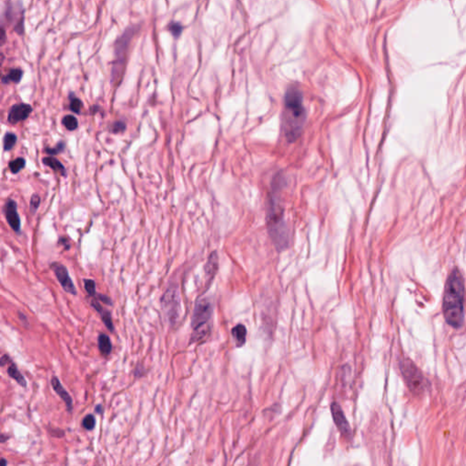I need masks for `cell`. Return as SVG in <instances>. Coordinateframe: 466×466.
<instances>
[{
	"label": "cell",
	"instance_id": "cell-23",
	"mask_svg": "<svg viewBox=\"0 0 466 466\" xmlns=\"http://www.w3.org/2000/svg\"><path fill=\"white\" fill-rule=\"evenodd\" d=\"M100 315H101V318H102V321H103L104 324L106 325V327L108 328L110 332H114V324H113L111 314L108 310L103 309L100 313Z\"/></svg>",
	"mask_w": 466,
	"mask_h": 466
},
{
	"label": "cell",
	"instance_id": "cell-24",
	"mask_svg": "<svg viewBox=\"0 0 466 466\" xmlns=\"http://www.w3.org/2000/svg\"><path fill=\"white\" fill-rule=\"evenodd\" d=\"M84 287H85L87 293L90 297H96L97 292H96V283L93 280L90 279H85L84 280Z\"/></svg>",
	"mask_w": 466,
	"mask_h": 466
},
{
	"label": "cell",
	"instance_id": "cell-18",
	"mask_svg": "<svg viewBox=\"0 0 466 466\" xmlns=\"http://www.w3.org/2000/svg\"><path fill=\"white\" fill-rule=\"evenodd\" d=\"M23 76V71L20 68H11L5 76H2V82L9 84L10 82L19 83Z\"/></svg>",
	"mask_w": 466,
	"mask_h": 466
},
{
	"label": "cell",
	"instance_id": "cell-15",
	"mask_svg": "<svg viewBox=\"0 0 466 466\" xmlns=\"http://www.w3.org/2000/svg\"><path fill=\"white\" fill-rule=\"evenodd\" d=\"M43 163L45 164L46 166L50 167L51 170L60 173L62 176H66V174H67L66 168L64 167L61 162L58 161V159H56L53 156L44 158L43 159Z\"/></svg>",
	"mask_w": 466,
	"mask_h": 466
},
{
	"label": "cell",
	"instance_id": "cell-14",
	"mask_svg": "<svg viewBox=\"0 0 466 466\" xmlns=\"http://www.w3.org/2000/svg\"><path fill=\"white\" fill-rule=\"evenodd\" d=\"M233 339L236 342V345L238 347H242L245 344L246 342L247 329L244 325L242 324H238L235 327L233 328L232 331Z\"/></svg>",
	"mask_w": 466,
	"mask_h": 466
},
{
	"label": "cell",
	"instance_id": "cell-3",
	"mask_svg": "<svg viewBox=\"0 0 466 466\" xmlns=\"http://www.w3.org/2000/svg\"><path fill=\"white\" fill-rule=\"evenodd\" d=\"M267 207V227L269 235L277 250L283 251L289 244V232L283 209L275 194L270 195Z\"/></svg>",
	"mask_w": 466,
	"mask_h": 466
},
{
	"label": "cell",
	"instance_id": "cell-13",
	"mask_svg": "<svg viewBox=\"0 0 466 466\" xmlns=\"http://www.w3.org/2000/svg\"><path fill=\"white\" fill-rule=\"evenodd\" d=\"M98 344H99V352L104 357H108V355L111 354L112 343L110 341V338L107 334L105 333L99 334V338H98Z\"/></svg>",
	"mask_w": 466,
	"mask_h": 466
},
{
	"label": "cell",
	"instance_id": "cell-10",
	"mask_svg": "<svg viewBox=\"0 0 466 466\" xmlns=\"http://www.w3.org/2000/svg\"><path fill=\"white\" fill-rule=\"evenodd\" d=\"M331 412L333 417V421L335 422L337 428L341 432V435L350 436L352 433L351 427L344 415V412L341 410V406L336 403H333L331 406Z\"/></svg>",
	"mask_w": 466,
	"mask_h": 466
},
{
	"label": "cell",
	"instance_id": "cell-7",
	"mask_svg": "<svg viewBox=\"0 0 466 466\" xmlns=\"http://www.w3.org/2000/svg\"><path fill=\"white\" fill-rule=\"evenodd\" d=\"M401 368L411 391L414 394H421L425 389V380L418 368L409 360H405Z\"/></svg>",
	"mask_w": 466,
	"mask_h": 466
},
{
	"label": "cell",
	"instance_id": "cell-27",
	"mask_svg": "<svg viewBox=\"0 0 466 466\" xmlns=\"http://www.w3.org/2000/svg\"><path fill=\"white\" fill-rule=\"evenodd\" d=\"M64 148H65V143H64V142H59V143L56 145V147H54V148H46L45 151L46 153H48L50 156H55V155H57L58 153L62 152L63 150H64Z\"/></svg>",
	"mask_w": 466,
	"mask_h": 466
},
{
	"label": "cell",
	"instance_id": "cell-20",
	"mask_svg": "<svg viewBox=\"0 0 466 466\" xmlns=\"http://www.w3.org/2000/svg\"><path fill=\"white\" fill-rule=\"evenodd\" d=\"M17 139H18L17 135L11 133V132L6 133L4 140H3V146H4L5 150L9 151L10 149H12L14 148V146L16 145Z\"/></svg>",
	"mask_w": 466,
	"mask_h": 466
},
{
	"label": "cell",
	"instance_id": "cell-25",
	"mask_svg": "<svg viewBox=\"0 0 466 466\" xmlns=\"http://www.w3.org/2000/svg\"><path fill=\"white\" fill-rule=\"evenodd\" d=\"M168 30L171 32V34H172V36L178 37V36L181 35L182 30H183V27L181 26V24H179V23L171 22L170 23L169 26H168Z\"/></svg>",
	"mask_w": 466,
	"mask_h": 466
},
{
	"label": "cell",
	"instance_id": "cell-26",
	"mask_svg": "<svg viewBox=\"0 0 466 466\" xmlns=\"http://www.w3.org/2000/svg\"><path fill=\"white\" fill-rule=\"evenodd\" d=\"M95 423H96V420H95L94 415H92V414L87 415L82 421V426L85 428L86 430L88 431L93 430L95 427Z\"/></svg>",
	"mask_w": 466,
	"mask_h": 466
},
{
	"label": "cell",
	"instance_id": "cell-4",
	"mask_svg": "<svg viewBox=\"0 0 466 466\" xmlns=\"http://www.w3.org/2000/svg\"><path fill=\"white\" fill-rule=\"evenodd\" d=\"M213 312V307L208 299L198 300L193 310L192 334L190 338V343L203 342L211 333V319Z\"/></svg>",
	"mask_w": 466,
	"mask_h": 466
},
{
	"label": "cell",
	"instance_id": "cell-31",
	"mask_svg": "<svg viewBox=\"0 0 466 466\" xmlns=\"http://www.w3.org/2000/svg\"><path fill=\"white\" fill-rule=\"evenodd\" d=\"M9 363H11V359H10V357H9L8 354H4V355L1 357V361H0L1 366H5L6 364H8Z\"/></svg>",
	"mask_w": 466,
	"mask_h": 466
},
{
	"label": "cell",
	"instance_id": "cell-34",
	"mask_svg": "<svg viewBox=\"0 0 466 466\" xmlns=\"http://www.w3.org/2000/svg\"><path fill=\"white\" fill-rule=\"evenodd\" d=\"M7 463H8L7 461L5 460L4 458H2V459H1V465L5 466L6 464H7Z\"/></svg>",
	"mask_w": 466,
	"mask_h": 466
},
{
	"label": "cell",
	"instance_id": "cell-5",
	"mask_svg": "<svg viewBox=\"0 0 466 466\" xmlns=\"http://www.w3.org/2000/svg\"><path fill=\"white\" fill-rule=\"evenodd\" d=\"M138 31V27H129L127 28L115 43V62L113 64L111 71V81L112 83H118L121 81L124 67H125L126 56L130 47V43L135 33Z\"/></svg>",
	"mask_w": 466,
	"mask_h": 466
},
{
	"label": "cell",
	"instance_id": "cell-22",
	"mask_svg": "<svg viewBox=\"0 0 466 466\" xmlns=\"http://www.w3.org/2000/svg\"><path fill=\"white\" fill-rule=\"evenodd\" d=\"M82 108V102L81 99L76 98L74 94H70L69 96V108L70 110L76 114L81 113V109Z\"/></svg>",
	"mask_w": 466,
	"mask_h": 466
},
{
	"label": "cell",
	"instance_id": "cell-12",
	"mask_svg": "<svg viewBox=\"0 0 466 466\" xmlns=\"http://www.w3.org/2000/svg\"><path fill=\"white\" fill-rule=\"evenodd\" d=\"M51 385L53 390L57 393V395L62 399L63 402L67 406V411L71 412L73 409V401H72L71 396L67 393V391L64 389L60 381L58 380V377L53 376L51 379Z\"/></svg>",
	"mask_w": 466,
	"mask_h": 466
},
{
	"label": "cell",
	"instance_id": "cell-16",
	"mask_svg": "<svg viewBox=\"0 0 466 466\" xmlns=\"http://www.w3.org/2000/svg\"><path fill=\"white\" fill-rule=\"evenodd\" d=\"M218 265H219V263H218V256H217L216 252H213L209 257L206 266H205V274H206L207 278L210 279V280L213 278V276L215 275L216 271L218 269Z\"/></svg>",
	"mask_w": 466,
	"mask_h": 466
},
{
	"label": "cell",
	"instance_id": "cell-29",
	"mask_svg": "<svg viewBox=\"0 0 466 466\" xmlns=\"http://www.w3.org/2000/svg\"><path fill=\"white\" fill-rule=\"evenodd\" d=\"M40 205H41V198L36 194H33L30 199V209H31L32 212L37 211Z\"/></svg>",
	"mask_w": 466,
	"mask_h": 466
},
{
	"label": "cell",
	"instance_id": "cell-17",
	"mask_svg": "<svg viewBox=\"0 0 466 466\" xmlns=\"http://www.w3.org/2000/svg\"><path fill=\"white\" fill-rule=\"evenodd\" d=\"M8 374H9V376L10 378H12L13 380L17 381L21 387H24V388L27 387V381H26L25 377L23 376L22 374L20 373L19 370L16 366L15 363L10 364V366L8 369Z\"/></svg>",
	"mask_w": 466,
	"mask_h": 466
},
{
	"label": "cell",
	"instance_id": "cell-32",
	"mask_svg": "<svg viewBox=\"0 0 466 466\" xmlns=\"http://www.w3.org/2000/svg\"><path fill=\"white\" fill-rule=\"evenodd\" d=\"M95 411H96L97 413H102V411H103V409H102V405L98 404V405L96 406V408H95Z\"/></svg>",
	"mask_w": 466,
	"mask_h": 466
},
{
	"label": "cell",
	"instance_id": "cell-8",
	"mask_svg": "<svg viewBox=\"0 0 466 466\" xmlns=\"http://www.w3.org/2000/svg\"><path fill=\"white\" fill-rule=\"evenodd\" d=\"M50 268L54 271L55 275L60 283L61 287L63 288V290L71 295H76V287L72 282L67 268L59 262H53L50 265Z\"/></svg>",
	"mask_w": 466,
	"mask_h": 466
},
{
	"label": "cell",
	"instance_id": "cell-9",
	"mask_svg": "<svg viewBox=\"0 0 466 466\" xmlns=\"http://www.w3.org/2000/svg\"><path fill=\"white\" fill-rule=\"evenodd\" d=\"M4 214L9 226L14 231L18 232L21 228V221L18 215L17 202L13 200H8L4 205Z\"/></svg>",
	"mask_w": 466,
	"mask_h": 466
},
{
	"label": "cell",
	"instance_id": "cell-11",
	"mask_svg": "<svg viewBox=\"0 0 466 466\" xmlns=\"http://www.w3.org/2000/svg\"><path fill=\"white\" fill-rule=\"evenodd\" d=\"M32 112V107L28 104L20 103L14 105L10 108L9 114V122L11 124H17L20 121L27 120Z\"/></svg>",
	"mask_w": 466,
	"mask_h": 466
},
{
	"label": "cell",
	"instance_id": "cell-28",
	"mask_svg": "<svg viewBox=\"0 0 466 466\" xmlns=\"http://www.w3.org/2000/svg\"><path fill=\"white\" fill-rule=\"evenodd\" d=\"M126 125L125 123L123 121H116L113 123L112 126L110 127V130L112 133H115V134H118V133H121L125 130Z\"/></svg>",
	"mask_w": 466,
	"mask_h": 466
},
{
	"label": "cell",
	"instance_id": "cell-33",
	"mask_svg": "<svg viewBox=\"0 0 466 466\" xmlns=\"http://www.w3.org/2000/svg\"><path fill=\"white\" fill-rule=\"evenodd\" d=\"M9 436H7V435H5L4 434L1 435V443H2V444H4L5 442H6L7 440H9Z\"/></svg>",
	"mask_w": 466,
	"mask_h": 466
},
{
	"label": "cell",
	"instance_id": "cell-2",
	"mask_svg": "<svg viewBox=\"0 0 466 466\" xmlns=\"http://www.w3.org/2000/svg\"><path fill=\"white\" fill-rule=\"evenodd\" d=\"M463 299L464 283L462 275L457 269H453L447 280L444 296V318L453 327H461L463 323Z\"/></svg>",
	"mask_w": 466,
	"mask_h": 466
},
{
	"label": "cell",
	"instance_id": "cell-21",
	"mask_svg": "<svg viewBox=\"0 0 466 466\" xmlns=\"http://www.w3.org/2000/svg\"><path fill=\"white\" fill-rule=\"evenodd\" d=\"M62 124L67 130L73 131V130H76L79 126V122L75 116L72 115H67L63 118Z\"/></svg>",
	"mask_w": 466,
	"mask_h": 466
},
{
	"label": "cell",
	"instance_id": "cell-30",
	"mask_svg": "<svg viewBox=\"0 0 466 466\" xmlns=\"http://www.w3.org/2000/svg\"><path fill=\"white\" fill-rule=\"evenodd\" d=\"M97 297L96 299H98L99 300H101L103 303L107 305H112V301L110 300V298L108 297V296L103 295V294H97Z\"/></svg>",
	"mask_w": 466,
	"mask_h": 466
},
{
	"label": "cell",
	"instance_id": "cell-6",
	"mask_svg": "<svg viewBox=\"0 0 466 466\" xmlns=\"http://www.w3.org/2000/svg\"><path fill=\"white\" fill-rule=\"evenodd\" d=\"M162 306L171 325L179 321L181 314V302L177 285L171 284L168 287L165 293L162 296Z\"/></svg>",
	"mask_w": 466,
	"mask_h": 466
},
{
	"label": "cell",
	"instance_id": "cell-19",
	"mask_svg": "<svg viewBox=\"0 0 466 466\" xmlns=\"http://www.w3.org/2000/svg\"><path fill=\"white\" fill-rule=\"evenodd\" d=\"M26 166V161L23 158H18L12 162H9V170L14 174H17Z\"/></svg>",
	"mask_w": 466,
	"mask_h": 466
},
{
	"label": "cell",
	"instance_id": "cell-1",
	"mask_svg": "<svg viewBox=\"0 0 466 466\" xmlns=\"http://www.w3.org/2000/svg\"><path fill=\"white\" fill-rule=\"evenodd\" d=\"M307 113L303 104V96L299 89L291 87L284 97L283 126L289 142H294L301 134Z\"/></svg>",
	"mask_w": 466,
	"mask_h": 466
}]
</instances>
